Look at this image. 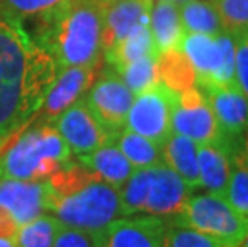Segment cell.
Here are the masks:
<instances>
[{"label":"cell","mask_w":248,"mask_h":247,"mask_svg":"<svg viewBox=\"0 0 248 247\" xmlns=\"http://www.w3.org/2000/svg\"><path fill=\"white\" fill-rule=\"evenodd\" d=\"M162 159L183 178L192 191L200 188L197 143L194 140L178 133H170L162 145Z\"/></svg>","instance_id":"d6986e66"},{"label":"cell","mask_w":248,"mask_h":247,"mask_svg":"<svg viewBox=\"0 0 248 247\" xmlns=\"http://www.w3.org/2000/svg\"><path fill=\"white\" fill-rule=\"evenodd\" d=\"M96 2H99L101 5H108L109 2H112V0H96Z\"/></svg>","instance_id":"f35d334b"},{"label":"cell","mask_w":248,"mask_h":247,"mask_svg":"<svg viewBox=\"0 0 248 247\" xmlns=\"http://www.w3.org/2000/svg\"><path fill=\"white\" fill-rule=\"evenodd\" d=\"M104 5L96 0H69L40 16L37 44L55 58L58 69L94 66L103 55Z\"/></svg>","instance_id":"7a4b0ae2"},{"label":"cell","mask_w":248,"mask_h":247,"mask_svg":"<svg viewBox=\"0 0 248 247\" xmlns=\"http://www.w3.org/2000/svg\"><path fill=\"white\" fill-rule=\"evenodd\" d=\"M159 77L173 92H183L197 85L195 71L183 50H168L159 55Z\"/></svg>","instance_id":"603a6c76"},{"label":"cell","mask_w":248,"mask_h":247,"mask_svg":"<svg viewBox=\"0 0 248 247\" xmlns=\"http://www.w3.org/2000/svg\"><path fill=\"white\" fill-rule=\"evenodd\" d=\"M16 222L12 218L7 210L0 209V238H15L18 231Z\"/></svg>","instance_id":"d6a6232c"},{"label":"cell","mask_w":248,"mask_h":247,"mask_svg":"<svg viewBox=\"0 0 248 247\" xmlns=\"http://www.w3.org/2000/svg\"><path fill=\"white\" fill-rule=\"evenodd\" d=\"M117 74L124 83L130 88L135 97L140 93L149 90L160 82L159 77V55H149L140 58L130 65L124 66L117 71Z\"/></svg>","instance_id":"484cf974"},{"label":"cell","mask_w":248,"mask_h":247,"mask_svg":"<svg viewBox=\"0 0 248 247\" xmlns=\"http://www.w3.org/2000/svg\"><path fill=\"white\" fill-rule=\"evenodd\" d=\"M226 149L229 154L231 172L224 198L242 217L248 218V165L242 152V140L231 141Z\"/></svg>","instance_id":"44dd1931"},{"label":"cell","mask_w":248,"mask_h":247,"mask_svg":"<svg viewBox=\"0 0 248 247\" xmlns=\"http://www.w3.org/2000/svg\"><path fill=\"white\" fill-rule=\"evenodd\" d=\"M179 15L186 33L218 35L224 33L221 19L208 0H189L179 5Z\"/></svg>","instance_id":"d4e9b609"},{"label":"cell","mask_w":248,"mask_h":247,"mask_svg":"<svg viewBox=\"0 0 248 247\" xmlns=\"http://www.w3.org/2000/svg\"><path fill=\"white\" fill-rule=\"evenodd\" d=\"M197 159L200 188L224 196L231 172L228 149L219 145H197Z\"/></svg>","instance_id":"ffe728a7"},{"label":"cell","mask_w":248,"mask_h":247,"mask_svg":"<svg viewBox=\"0 0 248 247\" xmlns=\"http://www.w3.org/2000/svg\"><path fill=\"white\" fill-rule=\"evenodd\" d=\"M133 99L135 95L112 69L103 72L83 97L93 117L114 136L124 130Z\"/></svg>","instance_id":"9c48e42d"},{"label":"cell","mask_w":248,"mask_h":247,"mask_svg":"<svg viewBox=\"0 0 248 247\" xmlns=\"http://www.w3.org/2000/svg\"><path fill=\"white\" fill-rule=\"evenodd\" d=\"M171 133L187 136L197 145H219L226 148L232 141L219 129L207 95L199 85L176 95L171 114Z\"/></svg>","instance_id":"52a82bcc"},{"label":"cell","mask_w":248,"mask_h":247,"mask_svg":"<svg viewBox=\"0 0 248 247\" xmlns=\"http://www.w3.org/2000/svg\"><path fill=\"white\" fill-rule=\"evenodd\" d=\"M179 50L191 61L200 88L235 87V35L186 33Z\"/></svg>","instance_id":"8992f818"},{"label":"cell","mask_w":248,"mask_h":247,"mask_svg":"<svg viewBox=\"0 0 248 247\" xmlns=\"http://www.w3.org/2000/svg\"><path fill=\"white\" fill-rule=\"evenodd\" d=\"M242 152H244V159L248 165V130L247 133L244 135V138H242Z\"/></svg>","instance_id":"836d02e7"},{"label":"cell","mask_w":248,"mask_h":247,"mask_svg":"<svg viewBox=\"0 0 248 247\" xmlns=\"http://www.w3.org/2000/svg\"><path fill=\"white\" fill-rule=\"evenodd\" d=\"M50 214L62 227L101 231L124 217L120 190L101 180H92L67 193H55Z\"/></svg>","instance_id":"277c9868"},{"label":"cell","mask_w":248,"mask_h":247,"mask_svg":"<svg viewBox=\"0 0 248 247\" xmlns=\"http://www.w3.org/2000/svg\"><path fill=\"white\" fill-rule=\"evenodd\" d=\"M53 125L58 133L62 136V140L66 141V145L69 146L71 152L77 157L98 149L99 146L117 136L108 133L98 124L83 98L71 104L66 111L58 115Z\"/></svg>","instance_id":"4fadbf2b"},{"label":"cell","mask_w":248,"mask_h":247,"mask_svg":"<svg viewBox=\"0 0 248 247\" xmlns=\"http://www.w3.org/2000/svg\"><path fill=\"white\" fill-rule=\"evenodd\" d=\"M240 247H248V234H247V238L244 239V243L240 244Z\"/></svg>","instance_id":"74e56055"},{"label":"cell","mask_w":248,"mask_h":247,"mask_svg":"<svg viewBox=\"0 0 248 247\" xmlns=\"http://www.w3.org/2000/svg\"><path fill=\"white\" fill-rule=\"evenodd\" d=\"M62 225L51 214H42L32 222L19 227L15 236L16 247H53L56 233Z\"/></svg>","instance_id":"4316f807"},{"label":"cell","mask_w":248,"mask_h":247,"mask_svg":"<svg viewBox=\"0 0 248 247\" xmlns=\"http://www.w3.org/2000/svg\"><path fill=\"white\" fill-rule=\"evenodd\" d=\"M72 152L53 124L31 122L0 152V180H48L71 162Z\"/></svg>","instance_id":"3957f363"},{"label":"cell","mask_w":248,"mask_h":247,"mask_svg":"<svg viewBox=\"0 0 248 247\" xmlns=\"http://www.w3.org/2000/svg\"><path fill=\"white\" fill-rule=\"evenodd\" d=\"M149 29L159 53L179 49L186 34L179 15V5L168 0H154L149 15Z\"/></svg>","instance_id":"ac0fdd59"},{"label":"cell","mask_w":248,"mask_h":247,"mask_svg":"<svg viewBox=\"0 0 248 247\" xmlns=\"http://www.w3.org/2000/svg\"><path fill=\"white\" fill-rule=\"evenodd\" d=\"M77 159L87 169L92 170L101 181L109 183V185L119 188V190L135 172V167L130 164V161L117 148L114 140H109L108 143H104L98 149L88 152V154L78 156Z\"/></svg>","instance_id":"e0dca14e"},{"label":"cell","mask_w":248,"mask_h":247,"mask_svg":"<svg viewBox=\"0 0 248 247\" xmlns=\"http://www.w3.org/2000/svg\"><path fill=\"white\" fill-rule=\"evenodd\" d=\"M0 247H16L15 238H0Z\"/></svg>","instance_id":"e575fe53"},{"label":"cell","mask_w":248,"mask_h":247,"mask_svg":"<svg viewBox=\"0 0 248 247\" xmlns=\"http://www.w3.org/2000/svg\"><path fill=\"white\" fill-rule=\"evenodd\" d=\"M221 19L223 29L232 35L248 31V0H208Z\"/></svg>","instance_id":"f1b7e54d"},{"label":"cell","mask_w":248,"mask_h":247,"mask_svg":"<svg viewBox=\"0 0 248 247\" xmlns=\"http://www.w3.org/2000/svg\"><path fill=\"white\" fill-rule=\"evenodd\" d=\"M53 196L48 180H0V209L7 210L18 227L50 214Z\"/></svg>","instance_id":"30bf717a"},{"label":"cell","mask_w":248,"mask_h":247,"mask_svg":"<svg viewBox=\"0 0 248 247\" xmlns=\"http://www.w3.org/2000/svg\"><path fill=\"white\" fill-rule=\"evenodd\" d=\"M154 0H112L104 5L103 51L106 53L130 33L149 24Z\"/></svg>","instance_id":"9a60e30c"},{"label":"cell","mask_w":248,"mask_h":247,"mask_svg":"<svg viewBox=\"0 0 248 247\" xmlns=\"http://www.w3.org/2000/svg\"><path fill=\"white\" fill-rule=\"evenodd\" d=\"M106 60L115 71H120L124 66L130 65L140 58L149 55H160L155 49L154 39H152L149 24L141 26L130 33L124 40H120L117 45L106 51Z\"/></svg>","instance_id":"7402d4cb"},{"label":"cell","mask_w":248,"mask_h":247,"mask_svg":"<svg viewBox=\"0 0 248 247\" xmlns=\"http://www.w3.org/2000/svg\"><path fill=\"white\" fill-rule=\"evenodd\" d=\"M176 95V92L170 90L162 82L140 93L135 97L126 115V130L146 136L162 146L171 133V114Z\"/></svg>","instance_id":"ba28073f"},{"label":"cell","mask_w":248,"mask_h":247,"mask_svg":"<svg viewBox=\"0 0 248 247\" xmlns=\"http://www.w3.org/2000/svg\"><path fill=\"white\" fill-rule=\"evenodd\" d=\"M53 247H101V231H87L61 227Z\"/></svg>","instance_id":"4dcf8cb0"},{"label":"cell","mask_w":248,"mask_h":247,"mask_svg":"<svg viewBox=\"0 0 248 247\" xmlns=\"http://www.w3.org/2000/svg\"><path fill=\"white\" fill-rule=\"evenodd\" d=\"M168 222L202 231L224 247H240L248 234V218L242 217L224 196L213 193L191 196L183 212Z\"/></svg>","instance_id":"5b68a950"},{"label":"cell","mask_w":248,"mask_h":247,"mask_svg":"<svg viewBox=\"0 0 248 247\" xmlns=\"http://www.w3.org/2000/svg\"><path fill=\"white\" fill-rule=\"evenodd\" d=\"M167 218L155 215L120 217L101 230V247H165Z\"/></svg>","instance_id":"5bb4252c"},{"label":"cell","mask_w":248,"mask_h":247,"mask_svg":"<svg viewBox=\"0 0 248 247\" xmlns=\"http://www.w3.org/2000/svg\"><path fill=\"white\" fill-rule=\"evenodd\" d=\"M165 247H224L218 239L199 230L170 223L167 220Z\"/></svg>","instance_id":"f546056e"},{"label":"cell","mask_w":248,"mask_h":247,"mask_svg":"<svg viewBox=\"0 0 248 247\" xmlns=\"http://www.w3.org/2000/svg\"><path fill=\"white\" fill-rule=\"evenodd\" d=\"M99 74H101V63L94 66H71L61 69L32 120L53 124L62 111L87 95Z\"/></svg>","instance_id":"8fae6325"},{"label":"cell","mask_w":248,"mask_h":247,"mask_svg":"<svg viewBox=\"0 0 248 247\" xmlns=\"http://www.w3.org/2000/svg\"><path fill=\"white\" fill-rule=\"evenodd\" d=\"M114 141L135 169H144V167L163 162L162 146L146 136L131 132V130H122L117 133Z\"/></svg>","instance_id":"cb8c5ba5"},{"label":"cell","mask_w":248,"mask_h":247,"mask_svg":"<svg viewBox=\"0 0 248 247\" xmlns=\"http://www.w3.org/2000/svg\"><path fill=\"white\" fill-rule=\"evenodd\" d=\"M10 138H12V135H10L8 138H5V140H0V152H2V151H3V148H5V146H7V143H8V141H10Z\"/></svg>","instance_id":"d590c367"},{"label":"cell","mask_w":248,"mask_h":247,"mask_svg":"<svg viewBox=\"0 0 248 247\" xmlns=\"http://www.w3.org/2000/svg\"><path fill=\"white\" fill-rule=\"evenodd\" d=\"M55 58L21 21L0 18V140L28 125L58 77Z\"/></svg>","instance_id":"6da1fadb"},{"label":"cell","mask_w":248,"mask_h":247,"mask_svg":"<svg viewBox=\"0 0 248 247\" xmlns=\"http://www.w3.org/2000/svg\"><path fill=\"white\" fill-rule=\"evenodd\" d=\"M226 138L242 140L248 130V99L237 87L202 88Z\"/></svg>","instance_id":"2e32d148"},{"label":"cell","mask_w":248,"mask_h":247,"mask_svg":"<svg viewBox=\"0 0 248 247\" xmlns=\"http://www.w3.org/2000/svg\"><path fill=\"white\" fill-rule=\"evenodd\" d=\"M168 2H173V3H176V5H181L184 2H189V0H168Z\"/></svg>","instance_id":"8d00e7d4"},{"label":"cell","mask_w":248,"mask_h":247,"mask_svg":"<svg viewBox=\"0 0 248 247\" xmlns=\"http://www.w3.org/2000/svg\"><path fill=\"white\" fill-rule=\"evenodd\" d=\"M2 16L23 21L24 18L45 16L56 12L69 0H2Z\"/></svg>","instance_id":"83f0119b"},{"label":"cell","mask_w":248,"mask_h":247,"mask_svg":"<svg viewBox=\"0 0 248 247\" xmlns=\"http://www.w3.org/2000/svg\"><path fill=\"white\" fill-rule=\"evenodd\" d=\"M192 190L165 162L147 167V190L142 214L173 218L183 212Z\"/></svg>","instance_id":"7c38bea8"},{"label":"cell","mask_w":248,"mask_h":247,"mask_svg":"<svg viewBox=\"0 0 248 247\" xmlns=\"http://www.w3.org/2000/svg\"><path fill=\"white\" fill-rule=\"evenodd\" d=\"M235 87L248 99V31L235 35Z\"/></svg>","instance_id":"1f68e13d"}]
</instances>
